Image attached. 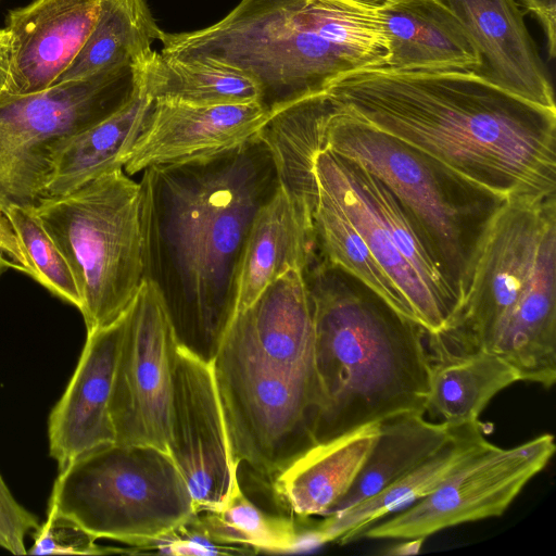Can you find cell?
I'll use <instances>...</instances> for the list:
<instances>
[{
  "instance_id": "1",
  "label": "cell",
  "mask_w": 556,
  "mask_h": 556,
  "mask_svg": "<svg viewBox=\"0 0 556 556\" xmlns=\"http://www.w3.org/2000/svg\"><path fill=\"white\" fill-rule=\"evenodd\" d=\"M325 91L359 121L505 199L556 195V110L459 71L362 70Z\"/></svg>"
},
{
  "instance_id": "16",
  "label": "cell",
  "mask_w": 556,
  "mask_h": 556,
  "mask_svg": "<svg viewBox=\"0 0 556 556\" xmlns=\"http://www.w3.org/2000/svg\"><path fill=\"white\" fill-rule=\"evenodd\" d=\"M220 346L304 382L318 400L313 309L303 271L288 270L238 312Z\"/></svg>"
},
{
  "instance_id": "31",
  "label": "cell",
  "mask_w": 556,
  "mask_h": 556,
  "mask_svg": "<svg viewBox=\"0 0 556 556\" xmlns=\"http://www.w3.org/2000/svg\"><path fill=\"white\" fill-rule=\"evenodd\" d=\"M211 541L254 552L285 553L302 549L303 533L290 518L269 515L235 488L226 505L197 514L190 521Z\"/></svg>"
},
{
  "instance_id": "12",
  "label": "cell",
  "mask_w": 556,
  "mask_h": 556,
  "mask_svg": "<svg viewBox=\"0 0 556 556\" xmlns=\"http://www.w3.org/2000/svg\"><path fill=\"white\" fill-rule=\"evenodd\" d=\"M123 315L110 401L115 442L169 453L177 341L163 294L152 279L144 278Z\"/></svg>"
},
{
  "instance_id": "18",
  "label": "cell",
  "mask_w": 556,
  "mask_h": 556,
  "mask_svg": "<svg viewBox=\"0 0 556 556\" xmlns=\"http://www.w3.org/2000/svg\"><path fill=\"white\" fill-rule=\"evenodd\" d=\"M100 0H33L10 10V70L0 96H24L53 85L83 48Z\"/></svg>"
},
{
  "instance_id": "30",
  "label": "cell",
  "mask_w": 556,
  "mask_h": 556,
  "mask_svg": "<svg viewBox=\"0 0 556 556\" xmlns=\"http://www.w3.org/2000/svg\"><path fill=\"white\" fill-rule=\"evenodd\" d=\"M313 225L315 248L320 256L356 277L394 308L415 319L408 303L375 260L354 225L342 210L319 190Z\"/></svg>"
},
{
  "instance_id": "26",
  "label": "cell",
  "mask_w": 556,
  "mask_h": 556,
  "mask_svg": "<svg viewBox=\"0 0 556 556\" xmlns=\"http://www.w3.org/2000/svg\"><path fill=\"white\" fill-rule=\"evenodd\" d=\"M428 348L430 384L426 414L448 426L479 422L489 402L520 381L515 369L489 352L451 353Z\"/></svg>"
},
{
  "instance_id": "32",
  "label": "cell",
  "mask_w": 556,
  "mask_h": 556,
  "mask_svg": "<svg viewBox=\"0 0 556 556\" xmlns=\"http://www.w3.org/2000/svg\"><path fill=\"white\" fill-rule=\"evenodd\" d=\"M3 214L25 257L26 274L54 295L80 309L81 299L71 267L33 207L12 205Z\"/></svg>"
},
{
  "instance_id": "9",
  "label": "cell",
  "mask_w": 556,
  "mask_h": 556,
  "mask_svg": "<svg viewBox=\"0 0 556 556\" xmlns=\"http://www.w3.org/2000/svg\"><path fill=\"white\" fill-rule=\"evenodd\" d=\"M142 66L123 64L24 96H0V210L46 197L55 146L123 106Z\"/></svg>"
},
{
  "instance_id": "8",
  "label": "cell",
  "mask_w": 556,
  "mask_h": 556,
  "mask_svg": "<svg viewBox=\"0 0 556 556\" xmlns=\"http://www.w3.org/2000/svg\"><path fill=\"white\" fill-rule=\"evenodd\" d=\"M48 509L71 517L97 539L142 549L198 514L168 452L116 442L59 472Z\"/></svg>"
},
{
  "instance_id": "23",
  "label": "cell",
  "mask_w": 556,
  "mask_h": 556,
  "mask_svg": "<svg viewBox=\"0 0 556 556\" xmlns=\"http://www.w3.org/2000/svg\"><path fill=\"white\" fill-rule=\"evenodd\" d=\"M379 434V421L316 443L273 480L274 491L299 518L325 517L358 476Z\"/></svg>"
},
{
  "instance_id": "15",
  "label": "cell",
  "mask_w": 556,
  "mask_h": 556,
  "mask_svg": "<svg viewBox=\"0 0 556 556\" xmlns=\"http://www.w3.org/2000/svg\"><path fill=\"white\" fill-rule=\"evenodd\" d=\"M260 102L192 105L155 100L123 169L206 161L251 140L270 117Z\"/></svg>"
},
{
  "instance_id": "11",
  "label": "cell",
  "mask_w": 556,
  "mask_h": 556,
  "mask_svg": "<svg viewBox=\"0 0 556 556\" xmlns=\"http://www.w3.org/2000/svg\"><path fill=\"white\" fill-rule=\"evenodd\" d=\"M212 365L235 458L273 481L315 444L314 390L224 346Z\"/></svg>"
},
{
  "instance_id": "3",
  "label": "cell",
  "mask_w": 556,
  "mask_h": 556,
  "mask_svg": "<svg viewBox=\"0 0 556 556\" xmlns=\"http://www.w3.org/2000/svg\"><path fill=\"white\" fill-rule=\"evenodd\" d=\"M303 274L313 309L315 444L399 413L426 414V329L317 252Z\"/></svg>"
},
{
  "instance_id": "14",
  "label": "cell",
  "mask_w": 556,
  "mask_h": 556,
  "mask_svg": "<svg viewBox=\"0 0 556 556\" xmlns=\"http://www.w3.org/2000/svg\"><path fill=\"white\" fill-rule=\"evenodd\" d=\"M169 454L197 513L222 509L239 483L212 363L175 350Z\"/></svg>"
},
{
  "instance_id": "13",
  "label": "cell",
  "mask_w": 556,
  "mask_h": 556,
  "mask_svg": "<svg viewBox=\"0 0 556 556\" xmlns=\"http://www.w3.org/2000/svg\"><path fill=\"white\" fill-rule=\"evenodd\" d=\"M556 450L544 433L510 448L491 444L427 496L369 526L359 539H427L458 525L500 517Z\"/></svg>"
},
{
  "instance_id": "6",
  "label": "cell",
  "mask_w": 556,
  "mask_h": 556,
  "mask_svg": "<svg viewBox=\"0 0 556 556\" xmlns=\"http://www.w3.org/2000/svg\"><path fill=\"white\" fill-rule=\"evenodd\" d=\"M324 149L356 161L392 191L459 303L483 238L507 199L338 105L326 126Z\"/></svg>"
},
{
  "instance_id": "27",
  "label": "cell",
  "mask_w": 556,
  "mask_h": 556,
  "mask_svg": "<svg viewBox=\"0 0 556 556\" xmlns=\"http://www.w3.org/2000/svg\"><path fill=\"white\" fill-rule=\"evenodd\" d=\"M425 416L424 412L412 410L379 421L378 438L358 476L328 515L380 492L432 455L453 435L455 426L429 420Z\"/></svg>"
},
{
  "instance_id": "33",
  "label": "cell",
  "mask_w": 556,
  "mask_h": 556,
  "mask_svg": "<svg viewBox=\"0 0 556 556\" xmlns=\"http://www.w3.org/2000/svg\"><path fill=\"white\" fill-rule=\"evenodd\" d=\"M34 544L27 551L31 555H102L119 553L105 548L98 540L71 517L55 510H47V519L31 534Z\"/></svg>"
},
{
  "instance_id": "29",
  "label": "cell",
  "mask_w": 556,
  "mask_h": 556,
  "mask_svg": "<svg viewBox=\"0 0 556 556\" xmlns=\"http://www.w3.org/2000/svg\"><path fill=\"white\" fill-rule=\"evenodd\" d=\"M142 85L153 101L192 105L260 102L256 84L232 67L203 60H178L156 51L143 65Z\"/></svg>"
},
{
  "instance_id": "36",
  "label": "cell",
  "mask_w": 556,
  "mask_h": 556,
  "mask_svg": "<svg viewBox=\"0 0 556 556\" xmlns=\"http://www.w3.org/2000/svg\"><path fill=\"white\" fill-rule=\"evenodd\" d=\"M539 21L546 39L549 59L556 55V0H518Z\"/></svg>"
},
{
  "instance_id": "37",
  "label": "cell",
  "mask_w": 556,
  "mask_h": 556,
  "mask_svg": "<svg viewBox=\"0 0 556 556\" xmlns=\"http://www.w3.org/2000/svg\"><path fill=\"white\" fill-rule=\"evenodd\" d=\"M0 249L9 255L12 260L16 269L26 274L27 264L17 239L10 226V223L5 215L0 210Z\"/></svg>"
},
{
  "instance_id": "40",
  "label": "cell",
  "mask_w": 556,
  "mask_h": 556,
  "mask_svg": "<svg viewBox=\"0 0 556 556\" xmlns=\"http://www.w3.org/2000/svg\"><path fill=\"white\" fill-rule=\"evenodd\" d=\"M5 255L7 254L0 249V276L4 270H7L10 267L16 269L15 263L12 260H8Z\"/></svg>"
},
{
  "instance_id": "19",
  "label": "cell",
  "mask_w": 556,
  "mask_h": 556,
  "mask_svg": "<svg viewBox=\"0 0 556 556\" xmlns=\"http://www.w3.org/2000/svg\"><path fill=\"white\" fill-rule=\"evenodd\" d=\"M463 25L480 56L473 75L556 110L554 89L516 0H438Z\"/></svg>"
},
{
  "instance_id": "10",
  "label": "cell",
  "mask_w": 556,
  "mask_h": 556,
  "mask_svg": "<svg viewBox=\"0 0 556 556\" xmlns=\"http://www.w3.org/2000/svg\"><path fill=\"white\" fill-rule=\"evenodd\" d=\"M314 174L318 190L354 225L415 319L429 333L442 329L458 299L397 198L363 165L328 149L315 157Z\"/></svg>"
},
{
  "instance_id": "38",
  "label": "cell",
  "mask_w": 556,
  "mask_h": 556,
  "mask_svg": "<svg viewBox=\"0 0 556 556\" xmlns=\"http://www.w3.org/2000/svg\"><path fill=\"white\" fill-rule=\"evenodd\" d=\"M10 35L5 28L0 29V94L7 86L10 70Z\"/></svg>"
},
{
  "instance_id": "34",
  "label": "cell",
  "mask_w": 556,
  "mask_h": 556,
  "mask_svg": "<svg viewBox=\"0 0 556 556\" xmlns=\"http://www.w3.org/2000/svg\"><path fill=\"white\" fill-rule=\"evenodd\" d=\"M39 526L37 516L14 498L0 475V547L13 555L27 554L25 539Z\"/></svg>"
},
{
  "instance_id": "5",
  "label": "cell",
  "mask_w": 556,
  "mask_h": 556,
  "mask_svg": "<svg viewBox=\"0 0 556 556\" xmlns=\"http://www.w3.org/2000/svg\"><path fill=\"white\" fill-rule=\"evenodd\" d=\"M427 345L489 352L519 380L556 381V195L507 199L494 216L452 317Z\"/></svg>"
},
{
  "instance_id": "35",
  "label": "cell",
  "mask_w": 556,
  "mask_h": 556,
  "mask_svg": "<svg viewBox=\"0 0 556 556\" xmlns=\"http://www.w3.org/2000/svg\"><path fill=\"white\" fill-rule=\"evenodd\" d=\"M147 548L170 555H219L244 553L242 549L235 546L222 545L211 541L191 522H188L173 532L157 539Z\"/></svg>"
},
{
  "instance_id": "25",
  "label": "cell",
  "mask_w": 556,
  "mask_h": 556,
  "mask_svg": "<svg viewBox=\"0 0 556 556\" xmlns=\"http://www.w3.org/2000/svg\"><path fill=\"white\" fill-rule=\"evenodd\" d=\"M337 105L319 92L273 113L256 137L268 148L281 185L312 217L318 199L314 162Z\"/></svg>"
},
{
  "instance_id": "2",
  "label": "cell",
  "mask_w": 556,
  "mask_h": 556,
  "mask_svg": "<svg viewBox=\"0 0 556 556\" xmlns=\"http://www.w3.org/2000/svg\"><path fill=\"white\" fill-rule=\"evenodd\" d=\"M147 271L160 288L177 344L213 363L230 324L242 247L279 181L256 135L216 157L148 167Z\"/></svg>"
},
{
  "instance_id": "28",
  "label": "cell",
  "mask_w": 556,
  "mask_h": 556,
  "mask_svg": "<svg viewBox=\"0 0 556 556\" xmlns=\"http://www.w3.org/2000/svg\"><path fill=\"white\" fill-rule=\"evenodd\" d=\"M163 31L146 0H100L91 33L53 85L83 79L112 66H142L154 54L152 43Z\"/></svg>"
},
{
  "instance_id": "20",
  "label": "cell",
  "mask_w": 556,
  "mask_h": 556,
  "mask_svg": "<svg viewBox=\"0 0 556 556\" xmlns=\"http://www.w3.org/2000/svg\"><path fill=\"white\" fill-rule=\"evenodd\" d=\"M481 421L455 426L453 435L432 455L375 495L338 513L321 517L306 529V548L336 542L348 544L376 521L427 496L466 462L492 443Z\"/></svg>"
},
{
  "instance_id": "41",
  "label": "cell",
  "mask_w": 556,
  "mask_h": 556,
  "mask_svg": "<svg viewBox=\"0 0 556 556\" xmlns=\"http://www.w3.org/2000/svg\"><path fill=\"white\" fill-rule=\"evenodd\" d=\"M362 1H367V2H372V3L380 4V3H383V2L389 1V0H362Z\"/></svg>"
},
{
  "instance_id": "24",
  "label": "cell",
  "mask_w": 556,
  "mask_h": 556,
  "mask_svg": "<svg viewBox=\"0 0 556 556\" xmlns=\"http://www.w3.org/2000/svg\"><path fill=\"white\" fill-rule=\"evenodd\" d=\"M142 85L118 110L59 142L52 151L46 197L67 193L114 169L123 168L153 108Z\"/></svg>"
},
{
  "instance_id": "7",
  "label": "cell",
  "mask_w": 556,
  "mask_h": 556,
  "mask_svg": "<svg viewBox=\"0 0 556 556\" xmlns=\"http://www.w3.org/2000/svg\"><path fill=\"white\" fill-rule=\"evenodd\" d=\"M74 275L87 332L116 320L144 280V191L123 168L31 206Z\"/></svg>"
},
{
  "instance_id": "22",
  "label": "cell",
  "mask_w": 556,
  "mask_h": 556,
  "mask_svg": "<svg viewBox=\"0 0 556 556\" xmlns=\"http://www.w3.org/2000/svg\"><path fill=\"white\" fill-rule=\"evenodd\" d=\"M391 71H459L480 65L476 46L438 0H389L378 5Z\"/></svg>"
},
{
  "instance_id": "21",
  "label": "cell",
  "mask_w": 556,
  "mask_h": 556,
  "mask_svg": "<svg viewBox=\"0 0 556 556\" xmlns=\"http://www.w3.org/2000/svg\"><path fill=\"white\" fill-rule=\"evenodd\" d=\"M315 251L313 217L278 185L256 212L245 237L236 273L232 317L288 270L304 273Z\"/></svg>"
},
{
  "instance_id": "4",
  "label": "cell",
  "mask_w": 556,
  "mask_h": 556,
  "mask_svg": "<svg viewBox=\"0 0 556 556\" xmlns=\"http://www.w3.org/2000/svg\"><path fill=\"white\" fill-rule=\"evenodd\" d=\"M377 3L241 0L207 27L163 31L162 55L203 60L248 75L270 114L323 92L344 74L381 68L389 56Z\"/></svg>"
},
{
  "instance_id": "17",
  "label": "cell",
  "mask_w": 556,
  "mask_h": 556,
  "mask_svg": "<svg viewBox=\"0 0 556 556\" xmlns=\"http://www.w3.org/2000/svg\"><path fill=\"white\" fill-rule=\"evenodd\" d=\"M123 328L122 314L109 326L87 332L75 371L49 415V452L59 472L115 443L110 401Z\"/></svg>"
},
{
  "instance_id": "39",
  "label": "cell",
  "mask_w": 556,
  "mask_h": 556,
  "mask_svg": "<svg viewBox=\"0 0 556 556\" xmlns=\"http://www.w3.org/2000/svg\"><path fill=\"white\" fill-rule=\"evenodd\" d=\"M425 539H408L386 552L389 555H408L420 551Z\"/></svg>"
}]
</instances>
